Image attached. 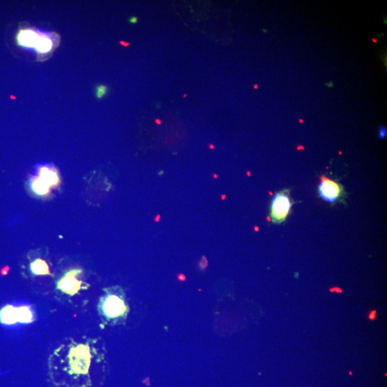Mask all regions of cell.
Segmentation results:
<instances>
[{"label": "cell", "mask_w": 387, "mask_h": 387, "mask_svg": "<svg viewBox=\"0 0 387 387\" xmlns=\"http://www.w3.org/2000/svg\"><path fill=\"white\" fill-rule=\"evenodd\" d=\"M104 361L99 339L69 338L50 355L49 375L55 387H90L94 371Z\"/></svg>", "instance_id": "1"}, {"label": "cell", "mask_w": 387, "mask_h": 387, "mask_svg": "<svg viewBox=\"0 0 387 387\" xmlns=\"http://www.w3.org/2000/svg\"><path fill=\"white\" fill-rule=\"evenodd\" d=\"M83 272L80 268L71 269L57 280L55 298L58 301L74 306L78 304L79 300L83 298L82 293L88 291L90 287L88 282L79 278Z\"/></svg>", "instance_id": "2"}, {"label": "cell", "mask_w": 387, "mask_h": 387, "mask_svg": "<svg viewBox=\"0 0 387 387\" xmlns=\"http://www.w3.org/2000/svg\"><path fill=\"white\" fill-rule=\"evenodd\" d=\"M101 296L98 304V310L103 322H116L125 318L128 308L124 298L121 294L111 290H106Z\"/></svg>", "instance_id": "3"}, {"label": "cell", "mask_w": 387, "mask_h": 387, "mask_svg": "<svg viewBox=\"0 0 387 387\" xmlns=\"http://www.w3.org/2000/svg\"><path fill=\"white\" fill-rule=\"evenodd\" d=\"M17 41L20 46L34 49L39 55H48L55 47V42L52 37L32 29L20 31L17 36Z\"/></svg>", "instance_id": "4"}, {"label": "cell", "mask_w": 387, "mask_h": 387, "mask_svg": "<svg viewBox=\"0 0 387 387\" xmlns=\"http://www.w3.org/2000/svg\"><path fill=\"white\" fill-rule=\"evenodd\" d=\"M293 207V202L288 189L278 191L274 195L270 206V219L275 224H280L286 219Z\"/></svg>", "instance_id": "5"}, {"label": "cell", "mask_w": 387, "mask_h": 387, "mask_svg": "<svg viewBox=\"0 0 387 387\" xmlns=\"http://www.w3.org/2000/svg\"><path fill=\"white\" fill-rule=\"evenodd\" d=\"M344 189L339 183L321 176L318 185L320 198L329 203L335 204L344 198Z\"/></svg>", "instance_id": "6"}, {"label": "cell", "mask_w": 387, "mask_h": 387, "mask_svg": "<svg viewBox=\"0 0 387 387\" xmlns=\"http://www.w3.org/2000/svg\"><path fill=\"white\" fill-rule=\"evenodd\" d=\"M20 320L18 307L6 305L0 310V322L5 325H13Z\"/></svg>", "instance_id": "7"}, {"label": "cell", "mask_w": 387, "mask_h": 387, "mask_svg": "<svg viewBox=\"0 0 387 387\" xmlns=\"http://www.w3.org/2000/svg\"><path fill=\"white\" fill-rule=\"evenodd\" d=\"M29 271L33 275H36V276L52 275L48 263L42 258H37L30 263Z\"/></svg>", "instance_id": "8"}, {"label": "cell", "mask_w": 387, "mask_h": 387, "mask_svg": "<svg viewBox=\"0 0 387 387\" xmlns=\"http://www.w3.org/2000/svg\"><path fill=\"white\" fill-rule=\"evenodd\" d=\"M39 178L49 186L54 187L60 183V177L55 171L50 170L48 167H43L39 172Z\"/></svg>", "instance_id": "9"}, {"label": "cell", "mask_w": 387, "mask_h": 387, "mask_svg": "<svg viewBox=\"0 0 387 387\" xmlns=\"http://www.w3.org/2000/svg\"><path fill=\"white\" fill-rule=\"evenodd\" d=\"M20 313V320L21 324H30L34 321L35 314L30 306H22L18 307Z\"/></svg>", "instance_id": "10"}, {"label": "cell", "mask_w": 387, "mask_h": 387, "mask_svg": "<svg viewBox=\"0 0 387 387\" xmlns=\"http://www.w3.org/2000/svg\"><path fill=\"white\" fill-rule=\"evenodd\" d=\"M31 186H32L33 191L41 196L48 195L50 191V187L39 177L33 181Z\"/></svg>", "instance_id": "11"}, {"label": "cell", "mask_w": 387, "mask_h": 387, "mask_svg": "<svg viewBox=\"0 0 387 387\" xmlns=\"http://www.w3.org/2000/svg\"><path fill=\"white\" fill-rule=\"evenodd\" d=\"M108 93L107 86L104 85H100L97 87L96 90H95V95L98 99H101L102 98L105 96Z\"/></svg>", "instance_id": "12"}, {"label": "cell", "mask_w": 387, "mask_h": 387, "mask_svg": "<svg viewBox=\"0 0 387 387\" xmlns=\"http://www.w3.org/2000/svg\"><path fill=\"white\" fill-rule=\"evenodd\" d=\"M387 135L386 128L385 126H381L379 129V139H386Z\"/></svg>", "instance_id": "13"}, {"label": "cell", "mask_w": 387, "mask_h": 387, "mask_svg": "<svg viewBox=\"0 0 387 387\" xmlns=\"http://www.w3.org/2000/svg\"><path fill=\"white\" fill-rule=\"evenodd\" d=\"M207 266H208V262H207V258L205 257H202L201 262L200 263V268H201L202 270H205Z\"/></svg>", "instance_id": "14"}, {"label": "cell", "mask_w": 387, "mask_h": 387, "mask_svg": "<svg viewBox=\"0 0 387 387\" xmlns=\"http://www.w3.org/2000/svg\"><path fill=\"white\" fill-rule=\"evenodd\" d=\"M178 279H179V280H180V281H184V280H186V277L185 275L184 274H179L178 275Z\"/></svg>", "instance_id": "15"}, {"label": "cell", "mask_w": 387, "mask_h": 387, "mask_svg": "<svg viewBox=\"0 0 387 387\" xmlns=\"http://www.w3.org/2000/svg\"><path fill=\"white\" fill-rule=\"evenodd\" d=\"M129 22H130L131 23H133V24L137 23V22H138V18L137 17H132V18H131L130 20H129Z\"/></svg>", "instance_id": "16"}, {"label": "cell", "mask_w": 387, "mask_h": 387, "mask_svg": "<svg viewBox=\"0 0 387 387\" xmlns=\"http://www.w3.org/2000/svg\"><path fill=\"white\" fill-rule=\"evenodd\" d=\"M158 219H160V216L157 215V217L156 218V222H158Z\"/></svg>", "instance_id": "17"}]
</instances>
